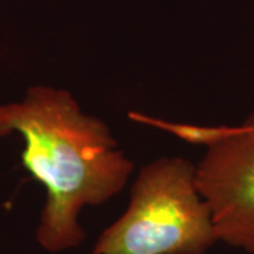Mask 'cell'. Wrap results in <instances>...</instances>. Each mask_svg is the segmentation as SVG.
I'll list each match as a JSON object with an SVG mask.
<instances>
[{
  "label": "cell",
  "instance_id": "6da1fadb",
  "mask_svg": "<svg viewBox=\"0 0 254 254\" xmlns=\"http://www.w3.org/2000/svg\"><path fill=\"white\" fill-rule=\"evenodd\" d=\"M24 138L23 165L47 190L37 240L51 253L85 240L79 215L126 185L134 164L118 147L108 125L83 113L68 91L33 86L18 103L0 106V136Z\"/></svg>",
  "mask_w": 254,
  "mask_h": 254
},
{
  "label": "cell",
  "instance_id": "7a4b0ae2",
  "mask_svg": "<svg viewBox=\"0 0 254 254\" xmlns=\"http://www.w3.org/2000/svg\"><path fill=\"white\" fill-rule=\"evenodd\" d=\"M218 242L196 165L164 157L140 170L128 206L100 233L93 254H205Z\"/></svg>",
  "mask_w": 254,
  "mask_h": 254
},
{
  "label": "cell",
  "instance_id": "3957f363",
  "mask_svg": "<svg viewBox=\"0 0 254 254\" xmlns=\"http://www.w3.org/2000/svg\"><path fill=\"white\" fill-rule=\"evenodd\" d=\"M167 127L206 147L196 164V184L219 242L254 254V115L236 127Z\"/></svg>",
  "mask_w": 254,
  "mask_h": 254
}]
</instances>
